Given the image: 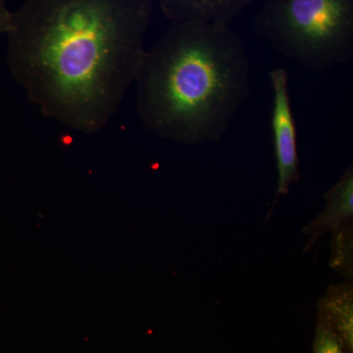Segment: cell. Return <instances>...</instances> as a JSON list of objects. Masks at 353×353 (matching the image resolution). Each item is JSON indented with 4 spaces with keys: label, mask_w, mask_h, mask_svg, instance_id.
<instances>
[{
    "label": "cell",
    "mask_w": 353,
    "mask_h": 353,
    "mask_svg": "<svg viewBox=\"0 0 353 353\" xmlns=\"http://www.w3.org/2000/svg\"><path fill=\"white\" fill-rule=\"evenodd\" d=\"M150 0H28L14 12L7 63L43 115L92 134L136 83Z\"/></svg>",
    "instance_id": "1"
},
{
    "label": "cell",
    "mask_w": 353,
    "mask_h": 353,
    "mask_svg": "<svg viewBox=\"0 0 353 353\" xmlns=\"http://www.w3.org/2000/svg\"><path fill=\"white\" fill-rule=\"evenodd\" d=\"M250 77L245 44L230 26L172 23L143 57L136 81L139 120L181 145L218 143L250 97Z\"/></svg>",
    "instance_id": "2"
},
{
    "label": "cell",
    "mask_w": 353,
    "mask_h": 353,
    "mask_svg": "<svg viewBox=\"0 0 353 353\" xmlns=\"http://www.w3.org/2000/svg\"><path fill=\"white\" fill-rule=\"evenodd\" d=\"M253 29L279 54L310 71L353 58L352 0H266Z\"/></svg>",
    "instance_id": "3"
},
{
    "label": "cell",
    "mask_w": 353,
    "mask_h": 353,
    "mask_svg": "<svg viewBox=\"0 0 353 353\" xmlns=\"http://www.w3.org/2000/svg\"><path fill=\"white\" fill-rule=\"evenodd\" d=\"M269 76L274 94L271 127L278 171L277 190L268 214L270 217L279 197L289 194L290 185L299 180L301 172L297 154L296 120L290 105L289 73L287 70L277 68L271 71Z\"/></svg>",
    "instance_id": "4"
},
{
    "label": "cell",
    "mask_w": 353,
    "mask_h": 353,
    "mask_svg": "<svg viewBox=\"0 0 353 353\" xmlns=\"http://www.w3.org/2000/svg\"><path fill=\"white\" fill-rule=\"evenodd\" d=\"M250 0H162L160 8L172 23L196 22L230 26Z\"/></svg>",
    "instance_id": "5"
},
{
    "label": "cell",
    "mask_w": 353,
    "mask_h": 353,
    "mask_svg": "<svg viewBox=\"0 0 353 353\" xmlns=\"http://www.w3.org/2000/svg\"><path fill=\"white\" fill-rule=\"evenodd\" d=\"M326 205L324 210L304 228L303 232L308 236V245H313L319 236L332 231L336 233L343 225L352 219L353 216V168L345 170L340 181L325 194Z\"/></svg>",
    "instance_id": "6"
},
{
    "label": "cell",
    "mask_w": 353,
    "mask_h": 353,
    "mask_svg": "<svg viewBox=\"0 0 353 353\" xmlns=\"http://www.w3.org/2000/svg\"><path fill=\"white\" fill-rule=\"evenodd\" d=\"M318 318L328 324L343 347L353 348V294L350 284L330 287L318 303Z\"/></svg>",
    "instance_id": "7"
},
{
    "label": "cell",
    "mask_w": 353,
    "mask_h": 353,
    "mask_svg": "<svg viewBox=\"0 0 353 353\" xmlns=\"http://www.w3.org/2000/svg\"><path fill=\"white\" fill-rule=\"evenodd\" d=\"M313 353H345V347L338 336L328 324L320 318H318Z\"/></svg>",
    "instance_id": "8"
},
{
    "label": "cell",
    "mask_w": 353,
    "mask_h": 353,
    "mask_svg": "<svg viewBox=\"0 0 353 353\" xmlns=\"http://www.w3.org/2000/svg\"><path fill=\"white\" fill-rule=\"evenodd\" d=\"M14 12L7 9L6 1L0 0V34H8L13 27Z\"/></svg>",
    "instance_id": "9"
}]
</instances>
